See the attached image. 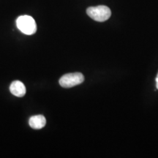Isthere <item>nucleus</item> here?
Here are the masks:
<instances>
[{"mask_svg": "<svg viewBox=\"0 0 158 158\" xmlns=\"http://www.w3.org/2000/svg\"><path fill=\"white\" fill-rule=\"evenodd\" d=\"M84 81V75L81 73H68L61 77L59 79V84L64 88H71L82 84Z\"/></svg>", "mask_w": 158, "mask_h": 158, "instance_id": "3", "label": "nucleus"}, {"mask_svg": "<svg viewBox=\"0 0 158 158\" xmlns=\"http://www.w3.org/2000/svg\"><path fill=\"white\" fill-rule=\"evenodd\" d=\"M10 91L13 95L21 98L26 94V87L24 84L20 81H14L10 86Z\"/></svg>", "mask_w": 158, "mask_h": 158, "instance_id": "4", "label": "nucleus"}, {"mask_svg": "<svg viewBox=\"0 0 158 158\" xmlns=\"http://www.w3.org/2000/svg\"><path fill=\"white\" fill-rule=\"evenodd\" d=\"M86 13L91 19L98 22H103L107 21L111 15V11L110 8L105 5L88 7L86 10Z\"/></svg>", "mask_w": 158, "mask_h": 158, "instance_id": "2", "label": "nucleus"}, {"mask_svg": "<svg viewBox=\"0 0 158 158\" xmlns=\"http://www.w3.org/2000/svg\"><path fill=\"white\" fill-rule=\"evenodd\" d=\"M29 126L33 129L40 130L45 127L46 124V119L43 115L33 116L29 118Z\"/></svg>", "mask_w": 158, "mask_h": 158, "instance_id": "5", "label": "nucleus"}, {"mask_svg": "<svg viewBox=\"0 0 158 158\" xmlns=\"http://www.w3.org/2000/svg\"><path fill=\"white\" fill-rule=\"evenodd\" d=\"M18 29L27 35L35 34L37 31V25L35 19L29 15H21L16 20Z\"/></svg>", "mask_w": 158, "mask_h": 158, "instance_id": "1", "label": "nucleus"}, {"mask_svg": "<svg viewBox=\"0 0 158 158\" xmlns=\"http://www.w3.org/2000/svg\"><path fill=\"white\" fill-rule=\"evenodd\" d=\"M156 87L158 89V73H157V78H156Z\"/></svg>", "mask_w": 158, "mask_h": 158, "instance_id": "6", "label": "nucleus"}]
</instances>
